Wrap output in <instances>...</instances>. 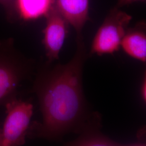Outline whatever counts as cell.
Wrapping results in <instances>:
<instances>
[{
  "label": "cell",
  "mask_w": 146,
  "mask_h": 146,
  "mask_svg": "<svg viewBox=\"0 0 146 146\" xmlns=\"http://www.w3.org/2000/svg\"><path fill=\"white\" fill-rule=\"evenodd\" d=\"M131 19L117 7L110 11L94 36L89 54L101 56L119 51Z\"/></svg>",
  "instance_id": "7a4b0ae2"
},
{
  "label": "cell",
  "mask_w": 146,
  "mask_h": 146,
  "mask_svg": "<svg viewBox=\"0 0 146 146\" xmlns=\"http://www.w3.org/2000/svg\"><path fill=\"white\" fill-rule=\"evenodd\" d=\"M5 104L7 116L1 129L0 146H22L30 125L33 106L16 98Z\"/></svg>",
  "instance_id": "3957f363"
},
{
  "label": "cell",
  "mask_w": 146,
  "mask_h": 146,
  "mask_svg": "<svg viewBox=\"0 0 146 146\" xmlns=\"http://www.w3.org/2000/svg\"><path fill=\"white\" fill-rule=\"evenodd\" d=\"M94 118L87 120L81 130L80 135L66 146H122L112 141L100 131V121Z\"/></svg>",
  "instance_id": "ba28073f"
},
{
  "label": "cell",
  "mask_w": 146,
  "mask_h": 146,
  "mask_svg": "<svg viewBox=\"0 0 146 146\" xmlns=\"http://www.w3.org/2000/svg\"><path fill=\"white\" fill-rule=\"evenodd\" d=\"M146 146L145 145L143 144H134V145H131L129 146Z\"/></svg>",
  "instance_id": "4fadbf2b"
},
{
  "label": "cell",
  "mask_w": 146,
  "mask_h": 146,
  "mask_svg": "<svg viewBox=\"0 0 146 146\" xmlns=\"http://www.w3.org/2000/svg\"><path fill=\"white\" fill-rule=\"evenodd\" d=\"M86 56L83 38L78 39L76 52L68 62L44 70L37 76L34 90L42 120L33 125V135L56 139L70 131H79L88 120L82 88Z\"/></svg>",
  "instance_id": "6da1fadb"
},
{
  "label": "cell",
  "mask_w": 146,
  "mask_h": 146,
  "mask_svg": "<svg viewBox=\"0 0 146 146\" xmlns=\"http://www.w3.org/2000/svg\"><path fill=\"white\" fill-rule=\"evenodd\" d=\"M1 129H0V140H1Z\"/></svg>",
  "instance_id": "5bb4252c"
},
{
  "label": "cell",
  "mask_w": 146,
  "mask_h": 146,
  "mask_svg": "<svg viewBox=\"0 0 146 146\" xmlns=\"http://www.w3.org/2000/svg\"><path fill=\"white\" fill-rule=\"evenodd\" d=\"M68 22L54 6L46 15L43 44L50 61L58 59L68 33Z\"/></svg>",
  "instance_id": "5b68a950"
},
{
  "label": "cell",
  "mask_w": 146,
  "mask_h": 146,
  "mask_svg": "<svg viewBox=\"0 0 146 146\" xmlns=\"http://www.w3.org/2000/svg\"><path fill=\"white\" fill-rule=\"evenodd\" d=\"M138 1H144V0H118L117 7H122L127 5H129L133 2Z\"/></svg>",
  "instance_id": "8fae6325"
},
{
  "label": "cell",
  "mask_w": 146,
  "mask_h": 146,
  "mask_svg": "<svg viewBox=\"0 0 146 146\" xmlns=\"http://www.w3.org/2000/svg\"><path fill=\"white\" fill-rule=\"evenodd\" d=\"M55 7L74 29L77 39L83 38L82 30L89 19V0H55Z\"/></svg>",
  "instance_id": "8992f818"
},
{
  "label": "cell",
  "mask_w": 146,
  "mask_h": 146,
  "mask_svg": "<svg viewBox=\"0 0 146 146\" xmlns=\"http://www.w3.org/2000/svg\"><path fill=\"white\" fill-rule=\"evenodd\" d=\"M120 48L128 55L142 63L146 62V25L140 23L127 29L123 37Z\"/></svg>",
  "instance_id": "52a82bcc"
},
{
  "label": "cell",
  "mask_w": 146,
  "mask_h": 146,
  "mask_svg": "<svg viewBox=\"0 0 146 146\" xmlns=\"http://www.w3.org/2000/svg\"><path fill=\"white\" fill-rule=\"evenodd\" d=\"M24 67L13 42L0 43V104L15 98L17 87L25 76Z\"/></svg>",
  "instance_id": "277c9868"
},
{
  "label": "cell",
  "mask_w": 146,
  "mask_h": 146,
  "mask_svg": "<svg viewBox=\"0 0 146 146\" xmlns=\"http://www.w3.org/2000/svg\"><path fill=\"white\" fill-rule=\"evenodd\" d=\"M141 96L143 102H146V76L145 75V76L143 79L141 87Z\"/></svg>",
  "instance_id": "30bf717a"
},
{
  "label": "cell",
  "mask_w": 146,
  "mask_h": 146,
  "mask_svg": "<svg viewBox=\"0 0 146 146\" xmlns=\"http://www.w3.org/2000/svg\"><path fill=\"white\" fill-rule=\"evenodd\" d=\"M13 1V0H0V3H2L5 6H8L10 5Z\"/></svg>",
  "instance_id": "7c38bea8"
},
{
  "label": "cell",
  "mask_w": 146,
  "mask_h": 146,
  "mask_svg": "<svg viewBox=\"0 0 146 146\" xmlns=\"http://www.w3.org/2000/svg\"><path fill=\"white\" fill-rule=\"evenodd\" d=\"M16 11L25 21L36 20L47 15L54 6L55 0H15Z\"/></svg>",
  "instance_id": "9c48e42d"
}]
</instances>
